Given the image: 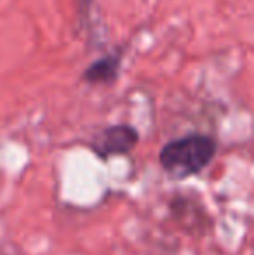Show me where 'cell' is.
Here are the masks:
<instances>
[{"mask_svg":"<svg viewBox=\"0 0 254 255\" xmlns=\"http://www.w3.org/2000/svg\"><path fill=\"white\" fill-rule=\"evenodd\" d=\"M139 135L131 125H112L103 128L92 139L91 148L101 158H110L115 154H126L138 144Z\"/></svg>","mask_w":254,"mask_h":255,"instance_id":"cell-2","label":"cell"},{"mask_svg":"<svg viewBox=\"0 0 254 255\" xmlns=\"http://www.w3.org/2000/svg\"><path fill=\"white\" fill-rule=\"evenodd\" d=\"M117 57H106L85 70V78L89 82H112L117 75Z\"/></svg>","mask_w":254,"mask_h":255,"instance_id":"cell-3","label":"cell"},{"mask_svg":"<svg viewBox=\"0 0 254 255\" xmlns=\"http://www.w3.org/2000/svg\"><path fill=\"white\" fill-rule=\"evenodd\" d=\"M216 154V141L211 135L192 134L171 141L160 149L159 161L169 177L181 181L202 172Z\"/></svg>","mask_w":254,"mask_h":255,"instance_id":"cell-1","label":"cell"}]
</instances>
